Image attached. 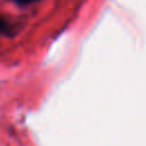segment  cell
<instances>
[{"label": "cell", "instance_id": "cell-1", "mask_svg": "<svg viewBox=\"0 0 146 146\" xmlns=\"http://www.w3.org/2000/svg\"><path fill=\"white\" fill-rule=\"evenodd\" d=\"M0 32L6 33V34L9 32V26H8L7 22H6L2 17H0Z\"/></svg>", "mask_w": 146, "mask_h": 146}, {"label": "cell", "instance_id": "cell-2", "mask_svg": "<svg viewBox=\"0 0 146 146\" xmlns=\"http://www.w3.org/2000/svg\"><path fill=\"white\" fill-rule=\"evenodd\" d=\"M15 3H17V5H22V6H25V5H29V3H31L32 1H34V0H13Z\"/></svg>", "mask_w": 146, "mask_h": 146}]
</instances>
